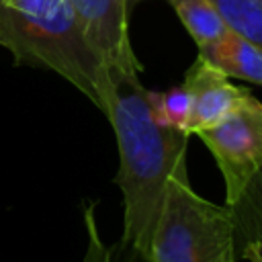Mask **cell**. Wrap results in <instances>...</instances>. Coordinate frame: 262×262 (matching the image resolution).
Listing matches in <instances>:
<instances>
[{"mask_svg":"<svg viewBox=\"0 0 262 262\" xmlns=\"http://www.w3.org/2000/svg\"><path fill=\"white\" fill-rule=\"evenodd\" d=\"M108 117L117 145L119 172L115 184L123 192V239L147 262L154 225L170 176L186 168L188 133L162 127L151 113L147 90L133 70H106Z\"/></svg>","mask_w":262,"mask_h":262,"instance_id":"cell-1","label":"cell"},{"mask_svg":"<svg viewBox=\"0 0 262 262\" xmlns=\"http://www.w3.org/2000/svg\"><path fill=\"white\" fill-rule=\"evenodd\" d=\"M0 43L16 61L53 70L104 111L108 74L68 0H0Z\"/></svg>","mask_w":262,"mask_h":262,"instance_id":"cell-2","label":"cell"},{"mask_svg":"<svg viewBox=\"0 0 262 262\" xmlns=\"http://www.w3.org/2000/svg\"><path fill=\"white\" fill-rule=\"evenodd\" d=\"M147 262H235V223L227 205L196 194L186 168L166 184Z\"/></svg>","mask_w":262,"mask_h":262,"instance_id":"cell-3","label":"cell"},{"mask_svg":"<svg viewBox=\"0 0 262 262\" xmlns=\"http://www.w3.org/2000/svg\"><path fill=\"white\" fill-rule=\"evenodd\" d=\"M225 182V205L233 207L262 172V102L250 92L244 104L219 125L199 131Z\"/></svg>","mask_w":262,"mask_h":262,"instance_id":"cell-4","label":"cell"},{"mask_svg":"<svg viewBox=\"0 0 262 262\" xmlns=\"http://www.w3.org/2000/svg\"><path fill=\"white\" fill-rule=\"evenodd\" d=\"M82 31L104 70L141 72L133 53L127 23L129 0H68Z\"/></svg>","mask_w":262,"mask_h":262,"instance_id":"cell-5","label":"cell"},{"mask_svg":"<svg viewBox=\"0 0 262 262\" xmlns=\"http://www.w3.org/2000/svg\"><path fill=\"white\" fill-rule=\"evenodd\" d=\"M182 86L190 96V119L188 133L196 135L199 131L211 129L235 113L244 100L250 96V90L229 82L221 70L211 66L201 55L186 70Z\"/></svg>","mask_w":262,"mask_h":262,"instance_id":"cell-6","label":"cell"},{"mask_svg":"<svg viewBox=\"0 0 262 262\" xmlns=\"http://www.w3.org/2000/svg\"><path fill=\"white\" fill-rule=\"evenodd\" d=\"M199 55L229 78H239L262 86V49L231 31H227L215 45Z\"/></svg>","mask_w":262,"mask_h":262,"instance_id":"cell-7","label":"cell"},{"mask_svg":"<svg viewBox=\"0 0 262 262\" xmlns=\"http://www.w3.org/2000/svg\"><path fill=\"white\" fill-rule=\"evenodd\" d=\"M180 23L196 43L199 53L215 45L229 29L211 0H168Z\"/></svg>","mask_w":262,"mask_h":262,"instance_id":"cell-8","label":"cell"},{"mask_svg":"<svg viewBox=\"0 0 262 262\" xmlns=\"http://www.w3.org/2000/svg\"><path fill=\"white\" fill-rule=\"evenodd\" d=\"M225 27L262 49V0H211Z\"/></svg>","mask_w":262,"mask_h":262,"instance_id":"cell-9","label":"cell"},{"mask_svg":"<svg viewBox=\"0 0 262 262\" xmlns=\"http://www.w3.org/2000/svg\"><path fill=\"white\" fill-rule=\"evenodd\" d=\"M147 100L154 113V119L168 129L188 133V119H190V96L186 88L174 86L164 92L147 90ZM190 135V133H188Z\"/></svg>","mask_w":262,"mask_h":262,"instance_id":"cell-10","label":"cell"},{"mask_svg":"<svg viewBox=\"0 0 262 262\" xmlns=\"http://www.w3.org/2000/svg\"><path fill=\"white\" fill-rule=\"evenodd\" d=\"M229 209L233 213L235 223V242L237 237H244V242L262 237V172L254 176L237 205Z\"/></svg>","mask_w":262,"mask_h":262,"instance_id":"cell-11","label":"cell"},{"mask_svg":"<svg viewBox=\"0 0 262 262\" xmlns=\"http://www.w3.org/2000/svg\"><path fill=\"white\" fill-rule=\"evenodd\" d=\"M84 227H86V252L82 262H113V252L111 248L102 242L94 217V205L88 203L84 207Z\"/></svg>","mask_w":262,"mask_h":262,"instance_id":"cell-12","label":"cell"},{"mask_svg":"<svg viewBox=\"0 0 262 262\" xmlns=\"http://www.w3.org/2000/svg\"><path fill=\"white\" fill-rule=\"evenodd\" d=\"M242 256L248 262H262V237H254L242 244Z\"/></svg>","mask_w":262,"mask_h":262,"instance_id":"cell-13","label":"cell"}]
</instances>
